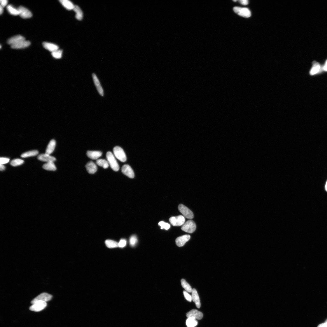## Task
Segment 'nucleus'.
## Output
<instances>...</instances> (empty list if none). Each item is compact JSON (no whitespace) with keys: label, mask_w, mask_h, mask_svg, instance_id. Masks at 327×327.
<instances>
[{"label":"nucleus","mask_w":327,"mask_h":327,"mask_svg":"<svg viewBox=\"0 0 327 327\" xmlns=\"http://www.w3.org/2000/svg\"><path fill=\"white\" fill-rule=\"evenodd\" d=\"M323 69L325 71H327V60L323 67Z\"/></svg>","instance_id":"obj_43"},{"label":"nucleus","mask_w":327,"mask_h":327,"mask_svg":"<svg viewBox=\"0 0 327 327\" xmlns=\"http://www.w3.org/2000/svg\"><path fill=\"white\" fill-rule=\"evenodd\" d=\"M86 167L87 171L90 174H94L97 171V167L96 165L91 161L89 162Z\"/></svg>","instance_id":"obj_16"},{"label":"nucleus","mask_w":327,"mask_h":327,"mask_svg":"<svg viewBox=\"0 0 327 327\" xmlns=\"http://www.w3.org/2000/svg\"><path fill=\"white\" fill-rule=\"evenodd\" d=\"M24 40H25V39L23 37L20 35H16L8 39L7 40V43L8 44L12 46Z\"/></svg>","instance_id":"obj_15"},{"label":"nucleus","mask_w":327,"mask_h":327,"mask_svg":"<svg viewBox=\"0 0 327 327\" xmlns=\"http://www.w3.org/2000/svg\"><path fill=\"white\" fill-rule=\"evenodd\" d=\"M5 167L3 165L1 164L0 165V170L1 171H2L5 170Z\"/></svg>","instance_id":"obj_42"},{"label":"nucleus","mask_w":327,"mask_h":327,"mask_svg":"<svg viewBox=\"0 0 327 327\" xmlns=\"http://www.w3.org/2000/svg\"><path fill=\"white\" fill-rule=\"evenodd\" d=\"M317 327H327V324L325 323L319 325Z\"/></svg>","instance_id":"obj_41"},{"label":"nucleus","mask_w":327,"mask_h":327,"mask_svg":"<svg viewBox=\"0 0 327 327\" xmlns=\"http://www.w3.org/2000/svg\"><path fill=\"white\" fill-rule=\"evenodd\" d=\"M3 7L1 6H0V14H1V15L3 13Z\"/></svg>","instance_id":"obj_44"},{"label":"nucleus","mask_w":327,"mask_h":327,"mask_svg":"<svg viewBox=\"0 0 327 327\" xmlns=\"http://www.w3.org/2000/svg\"><path fill=\"white\" fill-rule=\"evenodd\" d=\"M233 1L234 2H236L237 1H237V0H234V1Z\"/></svg>","instance_id":"obj_46"},{"label":"nucleus","mask_w":327,"mask_h":327,"mask_svg":"<svg viewBox=\"0 0 327 327\" xmlns=\"http://www.w3.org/2000/svg\"><path fill=\"white\" fill-rule=\"evenodd\" d=\"M59 1L66 9L69 10H73L75 6L70 1L68 0H60Z\"/></svg>","instance_id":"obj_22"},{"label":"nucleus","mask_w":327,"mask_h":327,"mask_svg":"<svg viewBox=\"0 0 327 327\" xmlns=\"http://www.w3.org/2000/svg\"><path fill=\"white\" fill-rule=\"evenodd\" d=\"M190 238L189 235H184L179 237L175 240L176 244L179 247H182L189 241Z\"/></svg>","instance_id":"obj_12"},{"label":"nucleus","mask_w":327,"mask_h":327,"mask_svg":"<svg viewBox=\"0 0 327 327\" xmlns=\"http://www.w3.org/2000/svg\"><path fill=\"white\" fill-rule=\"evenodd\" d=\"M179 212L183 216L187 219H191L194 217L193 213L187 207L183 204H180L178 206Z\"/></svg>","instance_id":"obj_5"},{"label":"nucleus","mask_w":327,"mask_h":327,"mask_svg":"<svg viewBox=\"0 0 327 327\" xmlns=\"http://www.w3.org/2000/svg\"><path fill=\"white\" fill-rule=\"evenodd\" d=\"M9 161L10 159L9 158H0V163H1V164L3 165L6 164L9 162Z\"/></svg>","instance_id":"obj_38"},{"label":"nucleus","mask_w":327,"mask_h":327,"mask_svg":"<svg viewBox=\"0 0 327 327\" xmlns=\"http://www.w3.org/2000/svg\"><path fill=\"white\" fill-rule=\"evenodd\" d=\"M183 293L184 296L186 300L190 302H191L192 300L191 296L186 291H184Z\"/></svg>","instance_id":"obj_36"},{"label":"nucleus","mask_w":327,"mask_h":327,"mask_svg":"<svg viewBox=\"0 0 327 327\" xmlns=\"http://www.w3.org/2000/svg\"><path fill=\"white\" fill-rule=\"evenodd\" d=\"M96 164L98 165L103 167L104 169L108 168L109 166L108 161L104 159H98L96 161Z\"/></svg>","instance_id":"obj_27"},{"label":"nucleus","mask_w":327,"mask_h":327,"mask_svg":"<svg viewBox=\"0 0 327 327\" xmlns=\"http://www.w3.org/2000/svg\"><path fill=\"white\" fill-rule=\"evenodd\" d=\"M181 229L184 232L192 233L196 230V225L193 221L188 220L182 225Z\"/></svg>","instance_id":"obj_3"},{"label":"nucleus","mask_w":327,"mask_h":327,"mask_svg":"<svg viewBox=\"0 0 327 327\" xmlns=\"http://www.w3.org/2000/svg\"><path fill=\"white\" fill-rule=\"evenodd\" d=\"M113 152L115 157L120 161L122 162L127 161L126 155L122 148L118 146H115L113 148Z\"/></svg>","instance_id":"obj_2"},{"label":"nucleus","mask_w":327,"mask_h":327,"mask_svg":"<svg viewBox=\"0 0 327 327\" xmlns=\"http://www.w3.org/2000/svg\"><path fill=\"white\" fill-rule=\"evenodd\" d=\"M105 243L106 246L108 248H113L119 247V243L112 240H107Z\"/></svg>","instance_id":"obj_26"},{"label":"nucleus","mask_w":327,"mask_h":327,"mask_svg":"<svg viewBox=\"0 0 327 327\" xmlns=\"http://www.w3.org/2000/svg\"><path fill=\"white\" fill-rule=\"evenodd\" d=\"M62 50L58 49L52 52V55L55 58H60L62 57Z\"/></svg>","instance_id":"obj_33"},{"label":"nucleus","mask_w":327,"mask_h":327,"mask_svg":"<svg viewBox=\"0 0 327 327\" xmlns=\"http://www.w3.org/2000/svg\"><path fill=\"white\" fill-rule=\"evenodd\" d=\"M321 67L320 64L318 63L314 62L312 68L310 71V74L313 75L318 73L320 71Z\"/></svg>","instance_id":"obj_25"},{"label":"nucleus","mask_w":327,"mask_h":327,"mask_svg":"<svg viewBox=\"0 0 327 327\" xmlns=\"http://www.w3.org/2000/svg\"><path fill=\"white\" fill-rule=\"evenodd\" d=\"M30 44L31 43L30 41L25 40L20 42L18 44L11 46V47L13 49H21L27 48L29 46Z\"/></svg>","instance_id":"obj_17"},{"label":"nucleus","mask_w":327,"mask_h":327,"mask_svg":"<svg viewBox=\"0 0 327 327\" xmlns=\"http://www.w3.org/2000/svg\"><path fill=\"white\" fill-rule=\"evenodd\" d=\"M7 9L8 12L11 15H19V11L18 9H15L11 5H9L7 6Z\"/></svg>","instance_id":"obj_30"},{"label":"nucleus","mask_w":327,"mask_h":327,"mask_svg":"<svg viewBox=\"0 0 327 327\" xmlns=\"http://www.w3.org/2000/svg\"><path fill=\"white\" fill-rule=\"evenodd\" d=\"M18 9L19 12V15L23 18H29L32 16L31 12L27 8L23 6H19Z\"/></svg>","instance_id":"obj_10"},{"label":"nucleus","mask_w":327,"mask_h":327,"mask_svg":"<svg viewBox=\"0 0 327 327\" xmlns=\"http://www.w3.org/2000/svg\"><path fill=\"white\" fill-rule=\"evenodd\" d=\"M94 84L99 94L102 96L104 95V91L96 75L94 73L92 75Z\"/></svg>","instance_id":"obj_13"},{"label":"nucleus","mask_w":327,"mask_h":327,"mask_svg":"<svg viewBox=\"0 0 327 327\" xmlns=\"http://www.w3.org/2000/svg\"><path fill=\"white\" fill-rule=\"evenodd\" d=\"M0 2L1 6L4 8L7 5L8 1L7 0H1Z\"/></svg>","instance_id":"obj_39"},{"label":"nucleus","mask_w":327,"mask_h":327,"mask_svg":"<svg viewBox=\"0 0 327 327\" xmlns=\"http://www.w3.org/2000/svg\"><path fill=\"white\" fill-rule=\"evenodd\" d=\"M186 316L188 318L194 319H195L200 320L203 317V314L196 309H192L188 313Z\"/></svg>","instance_id":"obj_11"},{"label":"nucleus","mask_w":327,"mask_h":327,"mask_svg":"<svg viewBox=\"0 0 327 327\" xmlns=\"http://www.w3.org/2000/svg\"><path fill=\"white\" fill-rule=\"evenodd\" d=\"M24 161L20 159H16L12 160L11 162V165L14 167L20 166L22 165Z\"/></svg>","instance_id":"obj_32"},{"label":"nucleus","mask_w":327,"mask_h":327,"mask_svg":"<svg viewBox=\"0 0 327 327\" xmlns=\"http://www.w3.org/2000/svg\"><path fill=\"white\" fill-rule=\"evenodd\" d=\"M122 171L124 174L130 178L133 179L135 177V174L133 169L128 165H124L123 166Z\"/></svg>","instance_id":"obj_9"},{"label":"nucleus","mask_w":327,"mask_h":327,"mask_svg":"<svg viewBox=\"0 0 327 327\" xmlns=\"http://www.w3.org/2000/svg\"><path fill=\"white\" fill-rule=\"evenodd\" d=\"M106 157L107 161L112 169L115 172L118 171L120 169L119 165L112 153L110 152H108Z\"/></svg>","instance_id":"obj_1"},{"label":"nucleus","mask_w":327,"mask_h":327,"mask_svg":"<svg viewBox=\"0 0 327 327\" xmlns=\"http://www.w3.org/2000/svg\"><path fill=\"white\" fill-rule=\"evenodd\" d=\"M325 323L327 324V320H326Z\"/></svg>","instance_id":"obj_47"},{"label":"nucleus","mask_w":327,"mask_h":327,"mask_svg":"<svg viewBox=\"0 0 327 327\" xmlns=\"http://www.w3.org/2000/svg\"><path fill=\"white\" fill-rule=\"evenodd\" d=\"M198 322L194 319L189 318L186 321V324L188 327H195L198 324Z\"/></svg>","instance_id":"obj_31"},{"label":"nucleus","mask_w":327,"mask_h":327,"mask_svg":"<svg viewBox=\"0 0 327 327\" xmlns=\"http://www.w3.org/2000/svg\"><path fill=\"white\" fill-rule=\"evenodd\" d=\"M86 155L87 156L93 160H97L102 155V153L98 151H88Z\"/></svg>","instance_id":"obj_19"},{"label":"nucleus","mask_w":327,"mask_h":327,"mask_svg":"<svg viewBox=\"0 0 327 327\" xmlns=\"http://www.w3.org/2000/svg\"><path fill=\"white\" fill-rule=\"evenodd\" d=\"M325 188L326 191H327V181L326 183Z\"/></svg>","instance_id":"obj_45"},{"label":"nucleus","mask_w":327,"mask_h":327,"mask_svg":"<svg viewBox=\"0 0 327 327\" xmlns=\"http://www.w3.org/2000/svg\"><path fill=\"white\" fill-rule=\"evenodd\" d=\"M181 283L182 286L185 289L186 291L189 293L192 292V289L191 287L185 280L184 279H181Z\"/></svg>","instance_id":"obj_29"},{"label":"nucleus","mask_w":327,"mask_h":327,"mask_svg":"<svg viewBox=\"0 0 327 327\" xmlns=\"http://www.w3.org/2000/svg\"><path fill=\"white\" fill-rule=\"evenodd\" d=\"M169 221L173 226H179L182 225L185 223V219L183 216L180 215L177 217H171Z\"/></svg>","instance_id":"obj_7"},{"label":"nucleus","mask_w":327,"mask_h":327,"mask_svg":"<svg viewBox=\"0 0 327 327\" xmlns=\"http://www.w3.org/2000/svg\"><path fill=\"white\" fill-rule=\"evenodd\" d=\"M235 13L243 17L249 18L251 15V13L248 8L239 7H235L233 8Z\"/></svg>","instance_id":"obj_4"},{"label":"nucleus","mask_w":327,"mask_h":327,"mask_svg":"<svg viewBox=\"0 0 327 327\" xmlns=\"http://www.w3.org/2000/svg\"><path fill=\"white\" fill-rule=\"evenodd\" d=\"M127 241L124 239H122L119 243V247L120 248H123L125 246L127 245Z\"/></svg>","instance_id":"obj_37"},{"label":"nucleus","mask_w":327,"mask_h":327,"mask_svg":"<svg viewBox=\"0 0 327 327\" xmlns=\"http://www.w3.org/2000/svg\"><path fill=\"white\" fill-rule=\"evenodd\" d=\"M53 296L51 295L46 293H41L35 298L33 299L31 302L32 304L38 301L45 302H46L52 298Z\"/></svg>","instance_id":"obj_8"},{"label":"nucleus","mask_w":327,"mask_h":327,"mask_svg":"<svg viewBox=\"0 0 327 327\" xmlns=\"http://www.w3.org/2000/svg\"><path fill=\"white\" fill-rule=\"evenodd\" d=\"M73 10L76 13L75 18L78 20H81L83 18V12L80 8L78 6L75 5L74 8Z\"/></svg>","instance_id":"obj_23"},{"label":"nucleus","mask_w":327,"mask_h":327,"mask_svg":"<svg viewBox=\"0 0 327 327\" xmlns=\"http://www.w3.org/2000/svg\"><path fill=\"white\" fill-rule=\"evenodd\" d=\"M37 158L38 160L40 161L47 162H54L56 160L55 157L50 156L46 153L39 155L38 156Z\"/></svg>","instance_id":"obj_14"},{"label":"nucleus","mask_w":327,"mask_h":327,"mask_svg":"<svg viewBox=\"0 0 327 327\" xmlns=\"http://www.w3.org/2000/svg\"><path fill=\"white\" fill-rule=\"evenodd\" d=\"M138 242V239L136 236H132L130 239V244L132 247L135 246Z\"/></svg>","instance_id":"obj_35"},{"label":"nucleus","mask_w":327,"mask_h":327,"mask_svg":"<svg viewBox=\"0 0 327 327\" xmlns=\"http://www.w3.org/2000/svg\"><path fill=\"white\" fill-rule=\"evenodd\" d=\"M39 153L38 150H35L30 151L21 155V156L23 158H26L29 157L34 156L37 155Z\"/></svg>","instance_id":"obj_28"},{"label":"nucleus","mask_w":327,"mask_h":327,"mask_svg":"<svg viewBox=\"0 0 327 327\" xmlns=\"http://www.w3.org/2000/svg\"><path fill=\"white\" fill-rule=\"evenodd\" d=\"M158 225L161 226V229H165L166 230H167L170 227V225L169 224L162 221L159 222Z\"/></svg>","instance_id":"obj_34"},{"label":"nucleus","mask_w":327,"mask_h":327,"mask_svg":"<svg viewBox=\"0 0 327 327\" xmlns=\"http://www.w3.org/2000/svg\"><path fill=\"white\" fill-rule=\"evenodd\" d=\"M30 307V311L34 312H39L45 309L47 305L45 302L38 301L32 304Z\"/></svg>","instance_id":"obj_6"},{"label":"nucleus","mask_w":327,"mask_h":327,"mask_svg":"<svg viewBox=\"0 0 327 327\" xmlns=\"http://www.w3.org/2000/svg\"><path fill=\"white\" fill-rule=\"evenodd\" d=\"M192 300L195 302L198 308H200L201 306L200 298L197 290L195 288L192 289Z\"/></svg>","instance_id":"obj_18"},{"label":"nucleus","mask_w":327,"mask_h":327,"mask_svg":"<svg viewBox=\"0 0 327 327\" xmlns=\"http://www.w3.org/2000/svg\"><path fill=\"white\" fill-rule=\"evenodd\" d=\"M53 162H47L43 165V168L48 171H55L56 170V167Z\"/></svg>","instance_id":"obj_24"},{"label":"nucleus","mask_w":327,"mask_h":327,"mask_svg":"<svg viewBox=\"0 0 327 327\" xmlns=\"http://www.w3.org/2000/svg\"><path fill=\"white\" fill-rule=\"evenodd\" d=\"M239 2L241 4L244 5H247L249 3L248 0H240Z\"/></svg>","instance_id":"obj_40"},{"label":"nucleus","mask_w":327,"mask_h":327,"mask_svg":"<svg viewBox=\"0 0 327 327\" xmlns=\"http://www.w3.org/2000/svg\"><path fill=\"white\" fill-rule=\"evenodd\" d=\"M56 145V141L53 139L50 141L46 151V153L50 155L52 154L55 149Z\"/></svg>","instance_id":"obj_20"},{"label":"nucleus","mask_w":327,"mask_h":327,"mask_svg":"<svg viewBox=\"0 0 327 327\" xmlns=\"http://www.w3.org/2000/svg\"><path fill=\"white\" fill-rule=\"evenodd\" d=\"M43 45L45 49L52 53L58 49V46L52 43L45 42L43 43Z\"/></svg>","instance_id":"obj_21"}]
</instances>
